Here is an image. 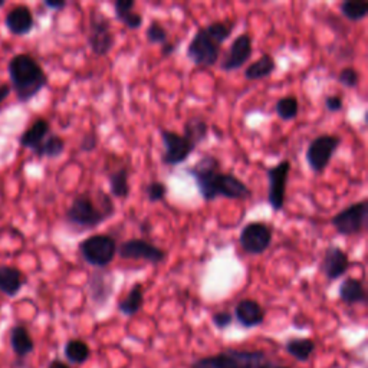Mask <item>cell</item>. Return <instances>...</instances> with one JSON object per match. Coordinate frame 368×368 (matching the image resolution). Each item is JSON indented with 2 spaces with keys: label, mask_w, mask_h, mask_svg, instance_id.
I'll return each instance as SVG.
<instances>
[{
  "label": "cell",
  "mask_w": 368,
  "mask_h": 368,
  "mask_svg": "<svg viewBox=\"0 0 368 368\" xmlns=\"http://www.w3.org/2000/svg\"><path fill=\"white\" fill-rule=\"evenodd\" d=\"M253 54V46H252V38L247 33L239 35L224 56V59L220 63V68L226 72L230 71H238L240 69L250 58Z\"/></svg>",
  "instance_id": "9a60e30c"
},
{
  "label": "cell",
  "mask_w": 368,
  "mask_h": 368,
  "mask_svg": "<svg viewBox=\"0 0 368 368\" xmlns=\"http://www.w3.org/2000/svg\"><path fill=\"white\" fill-rule=\"evenodd\" d=\"M276 69V62L272 55L263 54L255 62L245 69V78L247 81H261L270 77Z\"/></svg>",
  "instance_id": "cb8c5ba5"
},
{
  "label": "cell",
  "mask_w": 368,
  "mask_h": 368,
  "mask_svg": "<svg viewBox=\"0 0 368 368\" xmlns=\"http://www.w3.org/2000/svg\"><path fill=\"white\" fill-rule=\"evenodd\" d=\"M117 253L120 258L128 261H144L153 265H158L164 262L166 259V250L161 249L146 239L132 238L123 242L118 246Z\"/></svg>",
  "instance_id": "7c38bea8"
},
{
  "label": "cell",
  "mask_w": 368,
  "mask_h": 368,
  "mask_svg": "<svg viewBox=\"0 0 368 368\" xmlns=\"http://www.w3.org/2000/svg\"><path fill=\"white\" fill-rule=\"evenodd\" d=\"M256 368H288V367H282V365H275L272 362H266L263 361L262 364H259Z\"/></svg>",
  "instance_id": "bcb514c9"
},
{
  "label": "cell",
  "mask_w": 368,
  "mask_h": 368,
  "mask_svg": "<svg viewBox=\"0 0 368 368\" xmlns=\"http://www.w3.org/2000/svg\"><path fill=\"white\" fill-rule=\"evenodd\" d=\"M332 226L342 236H355L362 233L368 223V203L361 200L345 207L331 219Z\"/></svg>",
  "instance_id": "ba28073f"
},
{
  "label": "cell",
  "mask_w": 368,
  "mask_h": 368,
  "mask_svg": "<svg viewBox=\"0 0 368 368\" xmlns=\"http://www.w3.org/2000/svg\"><path fill=\"white\" fill-rule=\"evenodd\" d=\"M342 143V138L334 134H322L308 144L305 158L309 169L319 174L324 173V170L331 163L334 154L337 153L338 147Z\"/></svg>",
  "instance_id": "8992f818"
},
{
  "label": "cell",
  "mask_w": 368,
  "mask_h": 368,
  "mask_svg": "<svg viewBox=\"0 0 368 368\" xmlns=\"http://www.w3.org/2000/svg\"><path fill=\"white\" fill-rule=\"evenodd\" d=\"M120 22H123V25H125L128 29L131 31H135V29H140L141 25H143V22H144V17L141 13H137L134 10L125 13L124 16H121L118 19Z\"/></svg>",
  "instance_id": "d590c367"
},
{
  "label": "cell",
  "mask_w": 368,
  "mask_h": 368,
  "mask_svg": "<svg viewBox=\"0 0 368 368\" xmlns=\"http://www.w3.org/2000/svg\"><path fill=\"white\" fill-rule=\"evenodd\" d=\"M88 292L91 301L97 307H104L108 304L114 293V278L112 275L104 270H97L92 273L88 282Z\"/></svg>",
  "instance_id": "2e32d148"
},
{
  "label": "cell",
  "mask_w": 368,
  "mask_h": 368,
  "mask_svg": "<svg viewBox=\"0 0 368 368\" xmlns=\"http://www.w3.org/2000/svg\"><path fill=\"white\" fill-rule=\"evenodd\" d=\"M144 307V286L141 282H135L125 298L118 302V311L125 316H134Z\"/></svg>",
  "instance_id": "603a6c76"
},
{
  "label": "cell",
  "mask_w": 368,
  "mask_h": 368,
  "mask_svg": "<svg viewBox=\"0 0 368 368\" xmlns=\"http://www.w3.org/2000/svg\"><path fill=\"white\" fill-rule=\"evenodd\" d=\"M97 146H98V135L94 130H91L89 132H86L84 135V138L81 140V144H79V148L84 153H91L97 148Z\"/></svg>",
  "instance_id": "74e56055"
},
{
  "label": "cell",
  "mask_w": 368,
  "mask_h": 368,
  "mask_svg": "<svg viewBox=\"0 0 368 368\" xmlns=\"http://www.w3.org/2000/svg\"><path fill=\"white\" fill-rule=\"evenodd\" d=\"M338 82L345 88H357L360 84V74L355 68H342L338 74Z\"/></svg>",
  "instance_id": "e575fe53"
},
{
  "label": "cell",
  "mask_w": 368,
  "mask_h": 368,
  "mask_svg": "<svg viewBox=\"0 0 368 368\" xmlns=\"http://www.w3.org/2000/svg\"><path fill=\"white\" fill-rule=\"evenodd\" d=\"M207 135H209V125L201 117H192L183 125V137H186L196 147L207 140Z\"/></svg>",
  "instance_id": "4316f807"
},
{
  "label": "cell",
  "mask_w": 368,
  "mask_h": 368,
  "mask_svg": "<svg viewBox=\"0 0 368 368\" xmlns=\"http://www.w3.org/2000/svg\"><path fill=\"white\" fill-rule=\"evenodd\" d=\"M235 316L243 328H255L263 324L265 309L255 299H242L235 308Z\"/></svg>",
  "instance_id": "ac0fdd59"
},
{
  "label": "cell",
  "mask_w": 368,
  "mask_h": 368,
  "mask_svg": "<svg viewBox=\"0 0 368 368\" xmlns=\"http://www.w3.org/2000/svg\"><path fill=\"white\" fill-rule=\"evenodd\" d=\"M275 111H276V114H278V117L284 121L295 120L298 117V112H299V101L293 95L284 97V98L276 101Z\"/></svg>",
  "instance_id": "4dcf8cb0"
},
{
  "label": "cell",
  "mask_w": 368,
  "mask_h": 368,
  "mask_svg": "<svg viewBox=\"0 0 368 368\" xmlns=\"http://www.w3.org/2000/svg\"><path fill=\"white\" fill-rule=\"evenodd\" d=\"M161 141L164 144V154L161 157V161L166 166H180L184 161H187L193 151L197 148L193 143H190L186 137L177 134L170 130H160Z\"/></svg>",
  "instance_id": "30bf717a"
},
{
  "label": "cell",
  "mask_w": 368,
  "mask_h": 368,
  "mask_svg": "<svg viewBox=\"0 0 368 368\" xmlns=\"http://www.w3.org/2000/svg\"><path fill=\"white\" fill-rule=\"evenodd\" d=\"M86 42L91 52L95 56H107L114 48L115 36L111 31V22L100 10L91 12L89 35Z\"/></svg>",
  "instance_id": "52a82bcc"
},
{
  "label": "cell",
  "mask_w": 368,
  "mask_h": 368,
  "mask_svg": "<svg viewBox=\"0 0 368 368\" xmlns=\"http://www.w3.org/2000/svg\"><path fill=\"white\" fill-rule=\"evenodd\" d=\"M26 284L25 273L15 266H0V292L3 295L13 298L16 296L23 285Z\"/></svg>",
  "instance_id": "d6986e66"
},
{
  "label": "cell",
  "mask_w": 368,
  "mask_h": 368,
  "mask_svg": "<svg viewBox=\"0 0 368 368\" xmlns=\"http://www.w3.org/2000/svg\"><path fill=\"white\" fill-rule=\"evenodd\" d=\"M79 253L82 259L94 268L104 269L107 268L117 255L118 245L111 235L98 233L91 235L84 239L79 246Z\"/></svg>",
  "instance_id": "277c9868"
},
{
  "label": "cell",
  "mask_w": 368,
  "mask_h": 368,
  "mask_svg": "<svg viewBox=\"0 0 368 368\" xmlns=\"http://www.w3.org/2000/svg\"><path fill=\"white\" fill-rule=\"evenodd\" d=\"M10 345L16 357L25 358L35 350L32 335L23 325H15L10 331Z\"/></svg>",
  "instance_id": "7402d4cb"
},
{
  "label": "cell",
  "mask_w": 368,
  "mask_h": 368,
  "mask_svg": "<svg viewBox=\"0 0 368 368\" xmlns=\"http://www.w3.org/2000/svg\"><path fill=\"white\" fill-rule=\"evenodd\" d=\"M325 108L330 112H339L344 108L342 98L339 95H328L325 98Z\"/></svg>",
  "instance_id": "60d3db41"
},
{
  "label": "cell",
  "mask_w": 368,
  "mask_h": 368,
  "mask_svg": "<svg viewBox=\"0 0 368 368\" xmlns=\"http://www.w3.org/2000/svg\"><path fill=\"white\" fill-rule=\"evenodd\" d=\"M65 219L69 224L86 230L98 227L108 217L88 194H78L66 209Z\"/></svg>",
  "instance_id": "5b68a950"
},
{
  "label": "cell",
  "mask_w": 368,
  "mask_h": 368,
  "mask_svg": "<svg viewBox=\"0 0 368 368\" xmlns=\"http://www.w3.org/2000/svg\"><path fill=\"white\" fill-rule=\"evenodd\" d=\"M233 29H235L233 22H212L210 25H207L204 28L207 35H209L217 45L224 43L229 39V36L232 35Z\"/></svg>",
  "instance_id": "1f68e13d"
},
{
  "label": "cell",
  "mask_w": 368,
  "mask_h": 368,
  "mask_svg": "<svg viewBox=\"0 0 368 368\" xmlns=\"http://www.w3.org/2000/svg\"><path fill=\"white\" fill-rule=\"evenodd\" d=\"M220 55V45H217L204 28L199 29L187 46V58L197 66H213Z\"/></svg>",
  "instance_id": "8fae6325"
},
{
  "label": "cell",
  "mask_w": 368,
  "mask_h": 368,
  "mask_svg": "<svg viewBox=\"0 0 368 368\" xmlns=\"http://www.w3.org/2000/svg\"><path fill=\"white\" fill-rule=\"evenodd\" d=\"M169 193L166 183L163 181H150L146 186V196L150 203L163 201Z\"/></svg>",
  "instance_id": "836d02e7"
},
{
  "label": "cell",
  "mask_w": 368,
  "mask_h": 368,
  "mask_svg": "<svg viewBox=\"0 0 368 368\" xmlns=\"http://www.w3.org/2000/svg\"><path fill=\"white\" fill-rule=\"evenodd\" d=\"M339 299L347 305L364 304L367 301V292L362 282L357 278H345L338 288Z\"/></svg>",
  "instance_id": "44dd1931"
},
{
  "label": "cell",
  "mask_w": 368,
  "mask_h": 368,
  "mask_svg": "<svg viewBox=\"0 0 368 368\" xmlns=\"http://www.w3.org/2000/svg\"><path fill=\"white\" fill-rule=\"evenodd\" d=\"M273 239L272 229L263 222L247 223L239 235V245L247 255H262L265 253Z\"/></svg>",
  "instance_id": "9c48e42d"
},
{
  "label": "cell",
  "mask_w": 368,
  "mask_h": 368,
  "mask_svg": "<svg viewBox=\"0 0 368 368\" xmlns=\"http://www.w3.org/2000/svg\"><path fill=\"white\" fill-rule=\"evenodd\" d=\"M10 88L19 102L25 104L33 100L48 85V75L45 74L39 62L29 54L15 55L8 65Z\"/></svg>",
  "instance_id": "7a4b0ae2"
},
{
  "label": "cell",
  "mask_w": 368,
  "mask_h": 368,
  "mask_svg": "<svg viewBox=\"0 0 368 368\" xmlns=\"http://www.w3.org/2000/svg\"><path fill=\"white\" fill-rule=\"evenodd\" d=\"M65 151V141L63 138H61L59 135H48L46 137V140L40 144V147L35 151V154L40 158L43 157H48V158H58L63 154Z\"/></svg>",
  "instance_id": "f1b7e54d"
},
{
  "label": "cell",
  "mask_w": 368,
  "mask_h": 368,
  "mask_svg": "<svg viewBox=\"0 0 368 368\" xmlns=\"http://www.w3.org/2000/svg\"><path fill=\"white\" fill-rule=\"evenodd\" d=\"M63 354H65V358L71 364L81 365L89 360L91 348H89V345L82 339H69L65 344Z\"/></svg>",
  "instance_id": "83f0119b"
},
{
  "label": "cell",
  "mask_w": 368,
  "mask_h": 368,
  "mask_svg": "<svg viewBox=\"0 0 368 368\" xmlns=\"http://www.w3.org/2000/svg\"><path fill=\"white\" fill-rule=\"evenodd\" d=\"M176 49H177V45H176V43L166 42L164 45H161V56H163V58H167V56H170Z\"/></svg>",
  "instance_id": "7bdbcfd3"
},
{
  "label": "cell",
  "mask_w": 368,
  "mask_h": 368,
  "mask_svg": "<svg viewBox=\"0 0 368 368\" xmlns=\"http://www.w3.org/2000/svg\"><path fill=\"white\" fill-rule=\"evenodd\" d=\"M109 192L112 199H127L131 193L130 186V171L125 167L114 170L108 176Z\"/></svg>",
  "instance_id": "d4e9b609"
},
{
  "label": "cell",
  "mask_w": 368,
  "mask_h": 368,
  "mask_svg": "<svg viewBox=\"0 0 368 368\" xmlns=\"http://www.w3.org/2000/svg\"><path fill=\"white\" fill-rule=\"evenodd\" d=\"M48 368H69V365L61 360H54V361H51Z\"/></svg>",
  "instance_id": "f6af8a7d"
},
{
  "label": "cell",
  "mask_w": 368,
  "mask_h": 368,
  "mask_svg": "<svg viewBox=\"0 0 368 368\" xmlns=\"http://www.w3.org/2000/svg\"><path fill=\"white\" fill-rule=\"evenodd\" d=\"M212 321H213V324L217 330H226L227 327L232 325L233 315L230 314L229 311H219V312L213 314Z\"/></svg>",
  "instance_id": "8d00e7d4"
},
{
  "label": "cell",
  "mask_w": 368,
  "mask_h": 368,
  "mask_svg": "<svg viewBox=\"0 0 368 368\" xmlns=\"http://www.w3.org/2000/svg\"><path fill=\"white\" fill-rule=\"evenodd\" d=\"M351 261L348 253L339 246L331 245L327 247L324 258L321 261V272L327 276L328 281H337L348 272Z\"/></svg>",
  "instance_id": "5bb4252c"
},
{
  "label": "cell",
  "mask_w": 368,
  "mask_h": 368,
  "mask_svg": "<svg viewBox=\"0 0 368 368\" xmlns=\"http://www.w3.org/2000/svg\"><path fill=\"white\" fill-rule=\"evenodd\" d=\"M186 171L194 178L197 190L204 201H213L217 197L230 200L252 199V190L235 174L223 173L220 161L213 155L201 157Z\"/></svg>",
  "instance_id": "6da1fadb"
},
{
  "label": "cell",
  "mask_w": 368,
  "mask_h": 368,
  "mask_svg": "<svg viewBox=\"0 0 368 368\" xmlns=\"http://www.w3.org/2000/svg\"><path fill=\"white\" fill-rule=\"evenodd\" d=\"M315 348V341L311 338H291L285 344V351L299 362L308 361Z\"/></svg>",
  "instance_id": "484cf974"
},
{
  "label": "cell",
  "mask_w": 368,
  "mask_h": 368,
  "mask_svg": "<svg viewBox=\"0 0 368 368\" xmlns=\"http://www.w3.org/2000/svg\"><path fill=\"white\" fill-rule=\"evenodd\" d=\"M5 6V0H0V8Z\"/></svg>",
  "instance_id": "7dc6e473"
},
{
  "label": "cell",
  "mask_w": 368,
  "mask_h": 368,
  "mask_svg": "<svg viewBox=\"0 0 368 368\" xmlns=\"http://www.w3.org/2000/svg\"><path fill=\"white\" fill-rule=\"evenodd\" d=\"M146 38L150 45H164L167 42L169 33L160 22L153 20L146 31Z\"/></svg>",
  "instance_id": "d6a6232c"
},
{
  "label": "cell",
  "mask_w": 368,
  "mask_h": 368,
  "mask_svg": "<svg viewBox=\"0 0 368 368\" xmlns=\"http://www.w3.org/2000/svg\"><path fill=\"white\" fill-rule=\"evenodd\" d=\"M265 360L266 354L261 350H226L194 361L192 368H256Z\"/></svg>",
  "instance_id": "3957f363"
},
{
  "label": "cell",
  "mask_w": 368,
  "mask_h": 368,
  "mask_svg": "<svg viewBox=\"0 0 368 368\" xmlns=\"http://www.w3.org/2000/svg\"><path fill=\"white\" fill-rule=\"evenodd\" d=\"M291 171V161L282 160L279 164H276L268 169V201L275 212H281L285 204V194H286V184Z\"/></svg>",
  "instance_id": "4fadbf2b"
},
{
  "label": "cell",
  "mask_w": 368,
  "mask_h": 368,
  "mask_svg": "<svg viewBox=\"0 0 368 368\" xmlns=\"http://www.w3.org/2000/svg\"><path fill=\"white\" fill-rule=\"evenodd\" d=\"M341 15L350 22H361L368 16V3L367 2H351L345 0L339 5Z\"/></svg>",
  "instance_id": "f546056e"
},
{
  "label": "cell",
  "mask_w": 368,
  "mask_h": 368,
  "mask_svg": "<svg viewBox=\"0 0 368 368\" xmlns=\"http://www.w3.org/2000/svg\"><path fill=\"white\" fill-rule=\"evenodd\" d=\"M6 29L16 36H25L35 28V17L32 10L25 5H17L12 8L5 16Z\"/></svg>",
  "instance_id": "e0dca14e"
},
{
  "label": "cell",
  "mask_w": 368,
  "mask_h": 368,
  "mask_svg": "<svg viewBox=\"0 0 368 368\" xmlns=\"http://www.w3.org/2000/svg\"><path fill=\"white\" fill-rule=\"evenodd\" d=\"M135 0H117V2L114 3V10H115V17L120 19L121 16H124L125 13L134 10L135 8Z\"/></svg>",
  "instance_id": "ab89813d"
},
{
  "label": "cell",
  "mask_w": 368,
  "mask_h": 368,
  "mask_svg": "<svg viewBox=\"0 0 368 368\" xmlns=\"http://www.w3.org/2000/svg\"><path fill=\"white\" fill-rule=\"evenodd\" d=\"M43 5L46 6V8H48V9H52V10H63L66 6H68V3L65 2V0H45V2H43Z\"/></svg>",
  "instance_id": "b9f144b4"
},
{
  "label": "cell",
  "mask_w": 368,
  "mask_h": 368,
  "mask_svg": "<svg viewBox=\"0 0 368 368\" xmlns=\"http://www.w3.org/2000/svg\"><path fill=\"white\" fill-rule=\"evenodd\" d=\"M10 85L9 84H0V104H2L10 95Z\"/></svg>",
  "instance_id": "ee69618b"
},
{
  "label": "cell",
  "mask_w": 368,
  "mask_h": 368,
  "mask_svg": "<svg viewBox=\"0 0 368 368\" xmlns=\"http://www.w3.org/2000/svg\"><path fill=\"white\" fill-rule=\"evenodd\" d=\"M49 132H51L49 121L45 118H38L25 132L20 135L19 144L35 153L40 147V144L46 140V137L49 135Z\"/></svg>",
  "instance_id": "ffe728a7"
},
{
  "label": "cell",
  "mask_w": 368,
  "mask_h": 368,
  "mask_svg": "<svg viewBox=\"0 0 368 368\" xmlns=\"http://www.w3.org/2000/svg\"><path fill=\"white\" fill-rule=\"evenodd\" d=\"M98 207L104 212V215L109 219L114 216L115 213V207H114V203H112V197L104 192H100L98 193Z\"/></svg>",
  "instance_id": "f35d334b"
}]
</instances>
